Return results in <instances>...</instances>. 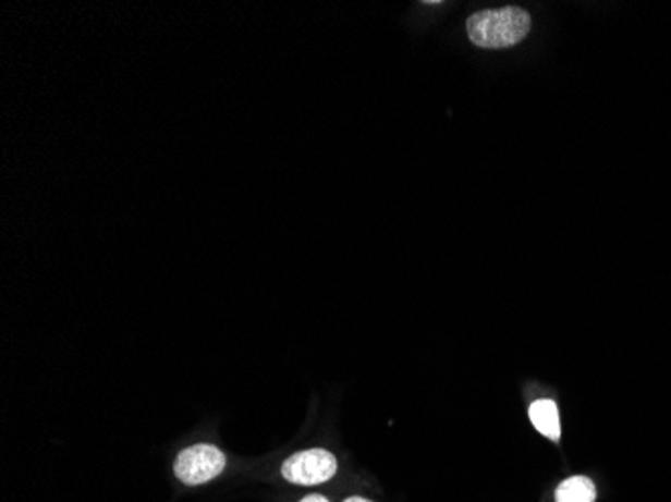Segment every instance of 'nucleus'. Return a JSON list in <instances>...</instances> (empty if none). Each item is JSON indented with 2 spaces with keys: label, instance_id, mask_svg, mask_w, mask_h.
<instances>
[{
  "label": "nucleus",
  "instance_id": "f257e3e1",
  "mask_svg": "<svg viewBox=\"0 0 671 502\" xmlns=\"http://www.w3.org/2000/svg\"><path fill=\"white\" fill-rule=\"evenodd\" d=\"M530 16L518 7L478 11L466 21L468 39L480 49H509L527 39Z\"/></svg>",
  "mask_w": 671,
  "mask_h": 502
},
{
  "label": "nucleus",
  "instance_id": "f03ea898",
  "mask_svg": "<svg viewBox=\"0 0 671 502\" xmlns=\"http://www.w3.org/2000/svg\"><path fill=\"white\" fill-rule=\"evenodd\" d=\"M225 468L223 452L213 444H195L181 452L175 463V477L187 487L204 485Z\"/></svg>",
  "mask_w": 671,
  "mask_h": 502
},
{
  "label": "nucleus",
  "instance_id": "7ed1b4c3",
  "mask_svg": "<svg viewBox=\"0 0 671 502\" xmlns=\"http://www.w3.org/2000/svg\"><path fill=\"white\" fill-rule=\"evenodd\" d=\"M338 470V463L332 452L324 449H312V451L297 452L290 456L282 466V477L294 485L312 487V485H322L326 480L334 477Z\"/></svg>",
  "mask_w": 671,
  "mask_h": 502
},
{
  "label": "nucleus",
  "instance_id": "20e7f679",
  "mask_svg": "<svg viewBox=\"0 0 671 502\" xmlns=\"http://www.w3.org/2000/svg\"><path fill=\"white\" fill-rule=\"evenodd\" d=\"M529 418L533 426L541 432L542 437L559 442L561 438V423H559V408L553 400H537L529 408Z\"/></svg>",
  "mask_w": 671,
  "mask_h": 502
},
{
  "label": "nucleus",
  "instance_id": "39448f33",
  "mask_svg": "<svg viewBox=\"0 0 671 502\" xmlns=\"http://www.w3.org/2000/svg\"><path fill=\"white\" fill-rule=\"evenodd\" d=\"M597 490L587 477H571L557 487V502H595Z\"/></svg>",
  "mask_w": 671,
  "mask_h": 502
},
{
  "label": "nucleus",
  "instance_id": "423d86ee",
  "mask_svg": "<svg viewBox=\"0 0 671 502\" xmlns=\"http://www.w3.org/2000/svg\"><path fill=\"white\" fill-rule=\"evenodd\" d=\"M300 502H328V501H326L324 497H320V494H310V497H306L304 501H300Z\"/></svg>",
  "mask_w": 671,
  "mask_h": 502
},
{
  "label": "nucleus",
  "instance_id": "0eeeda50",
  "mask_svg": "<svg viewBox=\"0 0 671 502\" xmlns=\"http://www.w3.org/2000/svg\"><path fill=\"white\" fill-rule=\"evenodd\" d=\"M346 502H370V501H366V499H361V497H352V499H349V501Z\"/></svg>",
  "mask_w": 671,
  "mask_h": 502
}]
</instances>
